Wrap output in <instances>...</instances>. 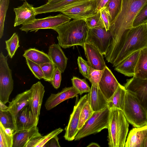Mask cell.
Masks as SVG:
<instances>
[{
	"instance_id": "cell-1",
	"label": "cell",
	"mask_w": 147,
	"mask_h": 147,
	"mask_svg": "<svg viewBox=\"0 0 147 147\" xmlns=\"http://www.w3.org/2000/svg\"><path fill=\"white\" fill-rule=\"evenodd\" d=\"M147 0H122L120 12L110 24L111 37L108 51L117 53L122 48L134 20Z\"/></svg>"
},
{
	"instance_id": "cell-2",
	"label": "cell",
	"mask_w": 147,
	"mask_h": 147,
	"mask_svg": "<svg viewBox=\"0 0 147 147\" xmlns=\"http://www.w3.org/2000/svg\"><path fill=\"white\" fill-rule=\"evenodd\" d=\"M89 29L84 20H73L53 30L58 34V44L61 47L66 49L77 45L83 47Z\"/></svg>"
},
{
	"instance_id": "cell-3",
	"label": "cell",
	"mask_w": 147,
	"mask_h": 147,
	"mask_svg": "<svg viewBox=\"0 0 147 147\" xmlns=\"http://www.w3.org/2000/svg\"><path fill=\"white\" fill-rule=\"evenodd\" d=\"M129 124L123 111L116 108L110 109L107 129L109 147H124Z\"/></svg>"
},
{
	"instance_id": "cell-4",
	"label": "cell",
	"mask_w": 147,
	"mask_h": 147,
	"mask_svg": "<svg viewBox=\"0 0 147 147\" xmlns=\"http://www.w3.org/2000/svg\"><path fill=\"white\" fill-rule=\"evenodd\" d=\"M147 47V24L130 28L113 66L115 67L134 53Z\"/></svg>"
},
{
	"instance_id": "cell-5",
	"label": "cell",
	"mask_w": 147,
	"mask_h": 147,
	"mask_svg": "<svg viewBox=\"0 0 147 147\" xmlns=\"http://www.w3.org/2000/svg\"><path fill=\"white\" fill-rule=\"evenodd\" d=\"M123 111L128 122L134 127L147 125V112L138 100L127 91Z\"/></svg>"
},
{
	"instance_id": "cell-6",
	"label": "cell",
	"mask_w": 147,
	"mask_h": 147,
	"mask_svg": "<svg viewBox=\"0 0 147 147\" xmlns=\"http://www.w3.org/2000/svg\"><path fill=\"white\" fill-rule=\"evenodd\" d=\"M110 112L107 106L102 110L94 112L79 130L74 140H79L90 135L99 132L104 129H107Z\"/></svg>"
},
{
	"instance_id": "cell-7",
	"label": "cell",
	"mask_w": 147,
	"mask_h": 147,
	"mask_svg": "<svg viewBox=\"0 0 147 147\" xmlns=\"http://www.w3.org/2000/svg\"><path fill=\"white\" fill-rule=\"evenodd\" d=\"M7 56L2 52L0 53V101L5 104L9 102L10 96L13 89L12 71L7 63Z\"/></svg>"
},
{
	"instance_id": "cell-8",
	"label": "cell",
	"mask_w": 147,
	"mask_h": 147,
	"mask_svg": "<svg viewBox=\"0 0 147 147\" xmlns=\"http://www.w3.org/2000/svg\"><path fill=\"white\" fill-rule=\"evenodd\" d=\"M71 18L63 14L40 19H36L32 22L22 25L20 29L27 33L28 32H36L41 29H53L62 24L69 22Z\"/></svg>"
},
{
	"instance_id": "cell-9",
	"label": "cell",
	"mask_w": 147,
	"mask_h": 147,
	"mask_svg": "<svg viewBox=\"0 0 147 147\" xmlns=\"http://www.w3.org/2000/svg\"><path fill=\"white\" fill-rule=\"evenodd\" d=\"M96 0H89L59 11L74 20H84L96 14Z\"/></svg>"
},
{
	"instance_id": "cell-10",
	"label": "cell",
	"mask_w": 147,
	"mask_h": 147,
	"mask_svg": "<svg viewBox=\"0 0 147 147\" xmlns=\"http://www.w3.org/2000/svg\"><path fill=\"white\" fill-rule=\"evenodd\" d=\"M111 37L109 30L107 31L104 27L89 28L86 43L93 45L105 56L110 44Z\"/></svg>"
},
{
	"instance_id": "cell-11",
	"label": "cell",
	"mask_w": 147,
	"mask_h": 147,
	"mask_svg": "<svg viewBox=\"0 0 147 147\" xmlns=\"http://www.w3.org/2000/svg\"><path fill=\"white\" fill-rule=\"evenodd\" d=\"M75 105L73 111L70 115L67 125L65 128V133L64 136L65 139L68 141H72L78 132V129L80 113L84 105L88 100V94H86L78 99L77 96Z\"/></svg>"
},
{
	"instance_id": "cell-12",
	"label": "cell",
	"mask_w": 147,
	"mask_h": 147,
	"mask_svg": "<svg viewBox=\"0 0 147 147\" xmlns=\"http://www.w3.org/2000/svg\"><path fill=\"white\" fill-rule=\"evenodd\" d=\"M126 81L125 89L138 100L147 113V80L133 77Z\"/></svg>"
},
{
	"instance_id": "cell-13",
	"label": "cell",
	"mask_w": 147,
	"mask_h": 147,
	"mask_svg": "<svg viewBox=\"0 0 147 147\" xmlns=\"http://www.w3.org/2000/svg\"><path fill=\"white\" fill-rule=\"evenodd\" d=\"M30 90L31 94L29 106L34 118L38 122L45 92V87L40 82L38 81L33 84Z\"/></svg>"
},
{
	"instance_id": "cell-14",
	"label": "cell",
	"mask_w": 147,
	"mask_h": 147,
	"mask_svg": "<svg viewBox=\"0 0 147 147\" xmlns=\"http://www.w3.org/2000/svg\"><path fill=\"white\" fill-rule=\"evenodd\" d=\"M119 84L111 70L106 66L103 70L98 86L107 100L113 94Z\"/></svg>"
},
{
	"instance_id": "cell-15",
	"label": "cell",
	"mask_w": 147,
	"mask_h": 147,
	"mask_svg": "<svg viewBox=\"0 0 147 147\" xmlns=\"http://www.w3.org/2000/svg\"><path fill=\"white\" fill-rule=\"evenodd\" d=\"M15 13L14 27L30 23L36 19V14L33 5L25 1L21 6L14 8Z\"/></svg>"
},
{
	"instance_id": "cell-16",
	"label": "cell",
	"mask_w": 147,
	"mask_h": 147,
	"mask_svg": "<svg viewBox=\"0 0 147 147\" xmlns=\"http://www.w3.org/2000/svg\"><path fill=\"white\" fill-rule=\"evenodd\" d=\"M38 122L34 118L29 105L24 107L18 114L16 120V131L29 130L37 126Z\"/></svg>"
},
{
	"instance_id": "cell-17",
	"label": "cell",
	"mask_w": 147,
	"mask_h": 147,
	"mask_svg": "<svg viewBox=\"0 0 147 147\" xmlns=\"http://www.w3.org/2000/svg\"><path fill=\"white\" fill-rule=\"evenodd\" d=\"M78 92L72 86L65 87L56 94H51L46 100L45 106L49 111L65 100L76 96Z\"/></svg>"
},
{
	"instance_id": "cell-18",
	"label": "cell",
	"mask_w": 147,
	"mask_h": 147,
	"mask_svg": "<svg viewBox=\"0 0 147 147\" xmlns=\"http://www.w3.org/2000/svg\"><path fill=\"white\" fill-rule=\"evenodd\" d=\"M83 48L89 66L95 69L103 70L107 66L100 51L93 45L86 43Z\"/></svg>"
},
{
	"instance_id": "cell-19",
	"label": "cell",
	"mask_w": 147,
	"mask_h": 147,
	"mask_svg": "<svg viewBox=\"0 0 147 147\" xmlns=\"http://www.w3.org/2000/svg\"><path fill=\"white\" fill-rule=\"evenodd\" d=\"M30 94V89L27 90L18 94L11 101L9 102L7 110L12 115L16 127L17 116L19 112L24 107L29 105Z\"/></svg>"
},
{
	"instance_id": "cell-20",
	"label": "cell",
	"mask_w": 147,
	"mask_h": 147,
	"mask_svg": "<svg viewBox=\"0 0 147 147\" xmlns=\"http://www.w3.org/2000/svg\"><path fill=\"white\" fill-rule=\"evenodd\" d=\"M88 94V100L94 112L102 109L107 106L108 100L99 88L98 85H92Z\"/></svg>"
},
{
	"instance_id": "cell-21",
	"label": "cell",
	"mask_w": 147,
	"mask_h": 147,
	"mask_svg": "<svg viewBox=\"0 0 147 147\" xmlns=\"http://www.w3.org/2000/svg\"><path fill=\"white\" fill-rule=\"evenodd\" d=\"M61 47L59 44H52L49 47L48 55L52 62L63 73L66 67L68 59Z\"/></svg>"
},
{
	"instance_id": "cell-22",
	"label": "cell",
	"mask_w": 147,
	"mask_h": 147,
	"mask_svg": "<svg viewBox=\"0 0 147 147\" xmlns=\"http://www.w3.org/2000/svg\"><path fill=\"white\" fill-rule=\"evenodd\" d=\"M147 135V125L135 127L129 131L125 142V147H144V143Z\"/></svg>"
},
{
	"instance_id": "cell-23",
	"label": "cell",
	"mask_w": 147,
	"mask_h": 147,
	"mask_svg": "<svg viewBox=\"0 0 147 147\" xmlns=\"http://www.w3.org/2000/svg\"><path fill=\"white\" fill-rule=\"evenodd\" d=\"M140 50L132 53L115 67V70L126 76L133 77Z\"/></svg>"
},
{
	"instance_id": "cell-24",
	"label": "cell",
	"mask_w": 147,
	"mask_h": 147,
	"mask_svg": "<svg viewBox=\"0 0 147 147\" xmlns=\"http://www.w3.org/2000/svg\"><path fill=\"white\" fill-rule=\"evenodd\" d=\"M41 136L37 126L29 130L15 132L13 134L12 147H25L32 139Z\"/></svg>"
},
{
	"instance_id": "cell-25",
	"label": "cell",
	"mask_w": 147,
	"mask_h": 147,
	"mask_svg": "<svg viewBox=\"0 0 147 147\" xmlns=\"http://www.w3.org/2000/svg\"><path fill=\"white\" fill-rule=\"evenodd\" d=\"M85 0H63L52 4H49L46 3L39 7H34V9L36 15L59 12L67 6Z\"/></svg>"
},
{
	"instance_id": "cell-26",
	"label": "cell",
	"mask_w": 147,
	"mask_h": 147,
	"mask_svg": "<svg viewBox=\"0 0 147 147\" xmlns=\"http://www.w3.org/2000/svg\"><path fill=\"white\" fill-rule=\"evenodd\" d=\"M127 92L124 86L120 84L116 91L108 100L107 106L110 110L115 108L123 111Z\"/></svg>"
},
{
	"instance_id": "cell-27",
	"label": "cell",
	"mask_w": 147,
	"mask_h": 147,
	"mask_svg": "<svg viewBox=\"0 0 147 147\" xmlns=\"http://www.w3.org/2000/svg\"><path fill=\"white\" fill-rule=\"evenodd\" d=\"M133 77L147 80V47L140 51Z\"/></svg>"
},
{
	"instance_id": "cell-28",
	"label": "cell",
	"mask_w": 147,
	"mask_h": 147,
	"mask_svg": "<svg viewBox=\"0 0 147 147\" xmlns=\"http://www.w3.org/2000/svg\"><path fill=\"white\" fill-rule=\"evenodd\" d=\"M25 58L40 64L52 62L48 54L35 48H30L26 50L23 55Z\"/></svg>"
},
{
	"instance_id": "cell-29",
	"label": "cell",
	"mask_w": 147,
	"mask_h": 147,
	"mask_svg": "<svg viewBox=\"0 0 147 147\" xmlns=\"http://www.w3.org/2000/svg\"><path fill=\"white\" fill-rule=\"evenodd\" d=\"M61 128L56 129L46 135H42L35 137L30 140L28 143L30 147H43L51 139L58 136L63 131Z\"/></svg>"
},
{
	"instance_id": "cell-30",
	"label": "cell",
	"mask_w": 147,
	"mask_h": 147,
	"mask_svg": "<svg viewBox=\"0 0 147 147\" xmlns=\"http://www.w3.org/2000/svg\"><path fill=\"white\" fill-rule=\"evenodd\" d=\"M122 0H109L105 7L109 14L111 23L120 12Z\"/></svg>"
},
{
	"instance_id": "cell-31",
	"label": "cell",
	"mask_w": 147,
	"mask_h": 147,
	"mask_svg": "<svg viewBox=\"0 0 147 147\" xmlns=\"http://www.w3.org/2000/svg\"><path fill=\"white\" fill-rule=\"evenodd\" d=\"M89 102L86 101L81 110L78 129L79 130L83 127L86 122L92 116L94 113Z\"/></svg>"
},
{
	"instance_id": "cell-32",
	"label": "cell",
	"mask_w": 147,
	"mask_h": 147,
	"mask_svg": "<svg viewBox=\"0 0 147 147\" xmlns=\"http://www.w3.org/2000/svg\"><path fill=\"white\" fill-rule=\"evenodd\" d=\"M18 35L14 33L11 38L5 41L6 49L8 55L11 58L13 57L17 49L20 47Z\"/></svg>"
},
{
	"instance_id": "cell-33",
	"label": "cell",
	"mask_w": 147,
	"mask_h": 147,
	"mask_svg": "<svg viewBox=\"0 0 147 147\" xmlns=\"http://www.w3.org/2000/svg\"><path fill=\"white\" fill-rule=\"evenodd\" d=\"M73 86L81 95L84 93H89L91 90L90 87L85 79H81L74 76L71 79Z\"/></svg>"
},
{
	"instance_id": "cell-34",
	"label": "cell",
	"mask_w": 147,
	"mask_h": 147,
	"mask_svg": "<svg viewBox=\"0 0 147 147\" xmlns=\"http://www.w3.org/2000/svg\"><path fill=\"white\" fill-rule=\"evenodd\" d=\"M0 123L5 128H10L13 131L14 133L15 132L16 126L12 115L8 111H0Z\"/></svg>"
},
{
	"instance_id": "cell-35",
	"label": "cell",
	"mask_w": 147,
	"mask_h": 147,
	"mask_svg": "<svg viewBox=\"0 0 147 147\" xmlns=\"http://www.w3.org/2000/svg\"><path fill=\"white\" fill-rule=\"evenodd\" d=\"M44 75L43 79L51 82L56 67L52 62L45 63L39 65Z\"/></svg>"
},
{
	"instance_id": "cell-36",
	"label": "cell",
	"mask_w": 147,
	"mask_h": 147,
	"mask_svg": "<svg viewBox=\"0 0 147 147\" xmlns=\"http://www.w3.org/2000/svg\"><path fill=\"white\" fill-rule=\"evenodd\" d=\"M0 6V38L3 36L4 22L9 0H1Z\"/></svg>"
},
{
	"instance_id": "cell-37",
	"label": "cell",
	"mask_w": 147,
	"mask_h": 147,
	"mask_svg": "<svg viewBox=\"0 0 147 147\" xmlns=\"http://www.w3.org/2000/svg\"><path fill=\"white\" fill-rule=\"evenodd\" d=\"M84 20L89 28L98 27L105 28L101 18L100 10L98 11L95 14L87 18Z\"/></svg>"
},
{
	"instance_id": "cell-38",
	"label": "cell",
	"mask_w": 147,
	"mask_h": 147,
	"mask_svg": "<svg viewBox=\"0 0 147 147\" xmlns=\"http://www.w3.org/2000/svg\"><path fill=\"white\" fill-rule=\"evenodd\" d=\"M4 127L0 123V147H12L13 136L6 134Z\"/></svg>"
},
{
	"instance_id": "cell-39",
	"label": "cell",
	"mask_w": 147,
	"mask_h": 147,
	"mask_svg": "<svg viewBox=\"0 0 147 147\" xmlns=\"http://www.w3.org/2000/svg\"><path fill=\"white\" fill-rule=\"evenodd\" d=\"M26 64L34 76L38 79H43L44 75L40 65L27 58H26Z\"/></svg>"
},
{
	"instance_id": "cell-40",
	"label": "cell",
	"mask_w": 147,
	"mask_h": 147,
	"mask_svg": "<svg viewBox=\"0 0 147 147\" xmlns=\"http://www.w3.org/2000/svg\"><path fill=\"white\" fill-rule=\"evenodd\" d=\"M147 24V3L141 9L135 17L133 27H136Z\"/></svg>"
},
{
	"instance_id": "cell-41",
	"label": "cell",
	"mask_w": 147,
	"mask_h": 147,
	"mask_svg": "<svg viewBox=\"0 0 147 147\" xmlns=\"http://www.w3.org/2000/svg\"><path fill=\"white\" fill-rule=\"evenodd\" d=\"M77 61L80 73L84 77L88 79L89 77L90 66L88 61L80 56L78 57Z\"/></svg>"
},
{
	"instance_id": "cell-42",
	"label": "cell",
	"mask_w": 147,
	"mask_h": 147,
	"mask_svg": "<svg viewBox=\"0 0 147 147\" xmlns=\"http://www.w3.org/2000/svg\"><path fill=\"white\" fill-rule=\"evenodd\" d=\"M103 70H97L90 67L89 77L88 80L92 85H98Z\"/></svg>"
},
{
	"instance_id": "cell-43",
	"label": "cell",
	"mask_w": 147,
	"mask_h": 147,
	"mask_svg": "<svg viewBox=\"0 0 147 147\" xmlns=\"http://www.w3.org/2000/svg\"><path fill=\"white\" fill-rule=\"evenodd\" d=\"M100 10L104 27L107 31L109 30L111 24L109 14L105 7H102Z\"/></svg>"
},
{
	"instance_id": "cell-44",
	"label": "cell",
	"mask_w": 147,
	"mask_h": 147,
	"mask_svg": "<svg viewBox=\"0 0 147 147\" xmlns=\"http://www.w3.org/2000/svg\"><path fill=\"white\" fill-rule=\"evenodd\" d=\"M61 71L56 67L50 82L53 87L56 89H58L60 86L61 80Z\"/></svg>"
},
{
	"instance_id": "cell-45",
	"label": "cell",
	"mask_w": 147,
	"mask_h": 147,
	"mask_svg": "<svg viewBox=\"0 0 147 147\" xmlns=\"http://www.w3.org/2000/svg\"><path fill=\"white\" fill-rule=\"evenodd\" d=\"M44 147H60L57 136H56L51 139L45 145Z\"/></svg>"
},
{
	"instance_id": "cell-46",
	"label": "cell",
	"mask_w": 147,
	"mask_h": 147,
	"mask_svg": "<svg viewBox=\"0 0 147 147\" xmlns=\"http://www.w3.org/2000/svg\"><path fill=\"white\" fill-rule=\"evenodd\" d=\"M97 4V8L98 11L105 7L109 0H96Z\"/></svg>"
},
{
	"instance_id": "cell-47",
	"label": "cell",
	"mask_w": 147,
	"mask_h": 147,
	"mask_svg": "<svg viewBox=\"0 0 147 147\" xmlns=\"http://www.w3.org/2000/svg\"><path fill=\"white\" fill-rule=\"evenodd\" d=\"M8 107L5 105L1 101H0V111H5L7 110Z\"/></svg>"
},
{
	"instance_id": "cell-48",
	"label": "cell",
	"mask_w": 147,
	"mask_h": 147,
	"mask_svg": "<svg viewBox=\"0 0 147 147\" xmlns=\"http://www.w3.org/2000/svg\"><path fill=\"white\" fill-rule=\"evenodd\" d=\"M87 147H100V146L98 144L95 142H92L90 143Z\"/></svg>"
},
{
	"instance_id": "cell-49",
	"label": "cell",
	"mask_w": 147,
	"mask_h": 147,
	"mask_svg": "<svg viewBox=\"0 0 147 147\" xmlns=\"http://www.w3.org/2000/svg\"><path fill=\"white\" fill-rule=\"evenodd\" d=\"M63 0H51L50 1H48L47 3L49 4H52L58 2Z\"/></svg>"
},
{
	"instance_id": "cell-50",
	"label": "cell",
	"mask_w": 147,
	"mask_h": 147,
	"mask_svg": "<svg viewBox=\"0 0 147 147\" xmlns=\"http://www.w3.org/2000/svg\"><path fill=\"white\" fill-rule=\"evenodd\" d=\"M144 147H147V135L144 140Z\"/></svg>"
},
{
	"instance_id": "cell-51",
	"label": "cell",
	"mask_w": 147,
	"mask_h": 147,
	"mask_svg": "<svg viewBox=\"0 0 147 147\" xmlns=\"http://www.w3.org/2000/svg\"><path fill=\"white\" fill-rule=\"evenodd\" d=\"M47 0L48 1H51V0Z\"/></svg>"
},
{
	"instance_id": "cell-52",
	"label": "cell",
	"mask_w": 147,
	"mask_h": 147,
	"mask_svg": "<svg viewBox=\"0 0 147 147\" xmlns=\"http://www.w3.org/2000/svg\"><path fill=\"white\" fill-rule=\"evenodd\" d=\"M1 1V0H0V1Z\"/></svg>"
},
{
	"instance_id": "cell-53",
	"label": "cell",
	"mask_w": 147,
	"mask_h": 147,
	"mask_svg": "<svg viewBox=\"0 0 147 147\" xmlns=\"http://www.w3.org/2000/svg\"></svg>"
}]
</instances>
